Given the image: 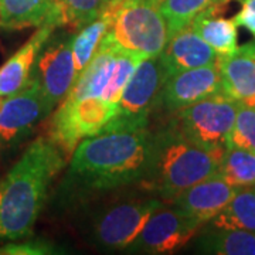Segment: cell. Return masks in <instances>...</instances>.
<instances>
[{"instance_id":"cell-5","label":"cell","mask_w":255,"mask_h":255,"mask_svg":"<svg viewBox=\"0 0 255 255\" xmlns=\"http://www.w3.org/2000/svg\"><path fill=\"white\" fill-rule=\"evenodd\" d=\"M240 105L221 90L176 112L174 127L193 143L224 153Z\"/></svg>"},{"instance_id":"cell-12","label":"cell","mask_w":255,"mask_h":255,"mask_svg":"<svg viewBox=\"0 0 255 255\" xmlns=\"http://www.w3.org/2000/svg\"><path fill=\"white\" fill-rule=\"evenodd\" d=\"M217 91H221L219 65L209 64L170 77L164 84L160 105L176 114Z\"/></svg>"},{"instance_id":"cell-17","label":"cell","mask_w":255,"mask_h":255,"mask_svg":"<svg viewBox=\"0 0 255 255\" xmlns=\"http://www.w3.org/2000/svg\"><path fill=\"white\" fill-rule=\"evenodd\" d=\"M54 26H41L6 63L0 67V97H9L21 90L31 77L41 48L54 31Z\"/></svg>"},{"instance_id":"cell-30","label":"cell","mask_w":255,"mask_h":255,"mask_svg":"<svg viewBox=\"0 0 255 255\" xmlns=\"http://www.w3.org/2000/svg\"><path fill=\"white\" fill-rule=\"evenodd\" d=\"M119 1H122V0H114L112 3H119Z\"/></svg>"},{"instance_id":"cell-22","label":"cell","mask_w":255,"mask_h":255,"mask_svg":"<svg viewBox=\"0 0 255 255\" xmlns=\"http://www.w3.org/2000/svg\"><path fill=\"white\" fill-rule=\"evenodd\" d=\"M112 16H114V4L111 3L110 7L100 17L95 18L90 24L84 26L80 30V33H77V36L73 37L74 63L78 74L90 64L92 57L97 53L102 38L110 28Z\"/></svg>"},{"instance_id":"cell-18","label":"cell","mask_w":255,"mask_h":255,"mask_svg":"<svg viewBox=\"0 0 255 255\" xmlns=\"http://www.w3.org/2000/svg\"><path fill=\"white\" fill-rule=\"evenodd\" d=\"M117 55L118 50L98 48L90 64L78 74L77 81L67 97L71 100L88 97H98L104 100L114 77Z\"/></svg>"},{"instance_id":"cell-11","label":"cell","mask_w":255,"mask_h":255,"mask_svg":"<svg viewBox=\"0 0 255 255\" xmlns=\"http://www.w3.org/2000/svg\"><path fill=\"white\" fill-rule=\"evenodd\" d=\"M51 112L41 84L36 74L31 73L21 90L3 100L0 108V137L3 142L17 140Z\"/></svg>"},{"instance_id":"cell-6","label":"cell","mask_w":255,"mask_h":255,"mask_svg":"<svg viewBox=\"0 0 255 255\" xmlns=\"http://www.w3.org/2000/svg\"><path fill=\"white\" fill-rule=\"evenodd\" d=\"M118 112V104L98 97L65 100L58 105L48 125V139L67 159H71L82 139L102 133Z\"/></svg>"},{"instance_id":"cell-29","label":"cell","mask_w":255,"mask_h":255,"mask_svg":"<svg viewBox=\"0 0 255 255\" xmlns=\"http://www.w3.org/2000/svg\"><path fill=\"white\" fill-rule=\"evenodd\" d=\"M1 142H3V139L0 137V152H1Z\"/></svg>"},{"instance_id":"cell-24","label":"cell","mask_w":255,"mask_h":255,"mask_svg":"<svg viewBox=\"0 0 255 255\" xmlns=\"http://www.w3.org/2000/svg\"><path fill=\"white\" fill-rule=\"evenodd\" d=\"M219 176L240 189L255 186V153L228 146L220 162Z\"/></svg>"},{"instance_id":"cell-8","label":"cell","mask_w":255,"mask_h":255,"mask_svg":"<svg viewBox=\"0 0 255 255\" xmlns=\"http://www.w3.org/2000/svg\"><path fill=\"white\" fill-rule=\"evenodd\" d=\"M201 226L174 206L170 209L162 206L150 216L140 234L128 248L143 254H172L186 246Z\"/></svg>"},{"instance_id":"cell-27","label":"cell","mask_w":255,"mask_h":255,"mask_svg":"<svg viewBox=\"0 0 255 255\" xmlns=\"http://www.w3.org/2000/svg\"><path fill=\"white\" fill-rule=\"evenodd\" d=\"M55 250L51 244L46 241H26L20 244H7L0 248V254L9 255H44L54 254Z\"/></svg>"},{"instance_id":"cell-4","label":"cell","mask_w":255,"mask_h":255,"mask_svg":"<svg viewBox=\"0 0 255 255\" xmlns=\"http://www.w3.org/2000/svg\"><path fill=\"white\" fill-rule=\"evenodd\" d=\"M162 0H122L114 4L111 26L98 48H112L142 57L162 54L169 31L162 11Z\"/></svg>"},{"instance_id":"cell-23","label":"cell","mask_w":255,"mask_h":255,"mask_svg":"<svg viewBox=\"0 0 255 255\" xmlns=\"http://www.w3.org/2000/svg\"><path fill=\"white\" fill-rule=\"evenodd\" d=\"M228 0H162L159 9L163 14L169 38L187 26L200 13L216 6H224Z\"/></svg>"},{"instance_id":"cell-26","label":"cell","mask_w":255,"mask_h":255,"mask_svg":"<svg viewBox=\"0 0 255 255\" xmlns=\"http://www.w3.org/2000/svg\"><path fill=\"white\" fill-rule=\"evenodd\" d=\"M228 146L240 147L255 153V107L241 104L233 130L228 137ZM227 146V147H228Z\"/></svg>"},{"instance_id":"cell-25","label":"cell","mask_w":255,"mask_h":255,"mask_svg":"<svg viewBox=\"0 0 255 255\" xmlns=\"http://www.w3.org/2000/svg\"><path fill=\"white\" fill-rule=\"evenodd\" d=\"M114 0H61L65 26L78 30L92 23L111 6Z\"/></svg>"},{"instance_id":"cell-16","label":"cell","mask_w":255,"mask_h":255,"mask_svg":"<svg viewBox=\"0 0 255 255\" xmlns=\"http://www.w3.org/2000/svg\"><path fill=\"white\" fill-rule=\"evenodd\" d=\"M217 57L191 24L170 37L160 54L169 78L186 70L217 63Z\"/></svg>"},{"instance_id":"cell-1","label":"cell","mask_w":255,"mask_h":255,"mask_svg":"<svg viewBox=\"0 0 255 255\" xmlns=\"http://www.w3.org/2000/svg\"><path fill=\"white\" fill-rule=\"evenodd\" d=\"M155 135L143 129L110 130L85 137L70 162V177L85 190L107 191L147 180Z\"/></svg>"},{"instance_id":"cell-28","label":"cell","mask_w":255,"mask_h":255,"mask_svg":"<svg viewBox=\"0 0 255 255\" xmlns=\"http://www.w3.org/2000/svg\"><path fill=\"white\" fill-rule=\"evenodd\" d=\"M241 9L234 14V23L238 27L247 28L255 38V0H240Z\"/></svg>"},{"instance_id":"cell-2","label":"cell","mask_w":255,"mask_h":255,"mask_svg":"<svg viewBox=\"0 0 255 255\" xmlns=\"http://www.w3.org/2000/svg\"><path fill=\"white\" fill-rule=\"evenodd\" d=\"M65 159L48 137H37L0 180V240L16 241L31 234Z\"/></svg>"},{"instance_id":"cell-7","label":"cell","mask_w":255,"mask_h":255,"mask_svg":"<svg viewBox=\"0 0 255 255\" xmlns=\"http://www.w3.org/2000/svg\"><path fill=\"white\" fill-rule=\"evenodd\" d=\"M169 80L160 55L142 60L132 74L118 102V112L102 130H133L147 128L150 112L160 104L164 84Z\"/></svg>"},{"instance_id":"cell-10","label":"cell","mask_w":255,"mask_h":255,"mask_svg":"<svg viewBox=\"0 0 255 255\" xmlns=\"http://www.w3.org/2000/svg\"><path fill=\"white\" fill-rule=\"evenodd\" d=\"M33 73L43 87L48 105L54 110L70 94L78 77L74 63L73 37L48 38L37 57Z\"/></svg>"},{"instance_id":"cell-9","label":"cell","mask_w":255,"mask_h":255,"mask_svg":"<svg viewBox=\"0 0 255 255\" xmlns=\"http://www.w3.org/2000/svg\"><path fill=\"white\" fill-rule=\"evenodd\" d=\"M162 207L157 199L125 201L108 209L95 223L94 234L101 246L124 250L130 246L156 210Z\"/></svg>"},{"instance_id":"cell-19","label":"cell","mask_w":255,"mask_h":255,"mask_svg":"<svg viewBox=\"0 0 255 255\" xmlns=\"http://www.w3.org/2000/svg\"><path fill=\"white\" fill-rule=\"evenodd\" d=\"M221 9L223 6H216L203 11L193 20L191 26L217 55H226L237 50L238 26L233 18L220 16Z\"/></svg>"},{"instance_id":"cell-20","label":"cell","mask_w":255,"mask_h":255,"mask_svg":"<svg viewBox=\"0 0 255 255\" xmlns=\"http://www.w3.org/2000/svg\"><path fill=\"white\" fill-rule=\"evenodd\" d=\"M197 250L204 254L255 255V233L211 228L200 237Z\"/></svg>"},{"instance_id":"cell-14","label":"cell","mask_w":255,"mask_h":255,"mask_svg":"<svg viewBox=\"0 0 255 255\" xmlns=\"http://www.w3.org/2000/svg\"><path fill=\"white\" fill-rule=\"evenodd\" d=\"M221 90L246 105L255 107V41L217 57Z\"/></svg>"},{"instance_id":"cell-13","label":"cell","mask_w":255,"mask_h":255,"mask_svg":"<svg viewBox=\"0 0 255 255\" xmlns=\"http://www.w3.org/2000/svg\"><path fill=\"white\" fill-rule=\"evenodd\" d=\"M240 190L217 174L191 186L172 203L186 216L204 224L214 219Z\"/></svg>"},{"instance_id":"cell-21","label":"cell","mask_w":255,"mask_h":255,"mask_svg":"<svg viewBox=\"0 0 255 255\" xmlns=\"http://www.w3.org/2000/svg\"><path fill=\"white\" fill-rule=\"evenodd\" d=\"M211 228L255 233V186L244 187L210 221Z\"/></svg>"},{"instance_id":"cell-3","label":"cell","mask_w":255,"mask_h":255,"mask_svg":"<svg viewBox=\"0 0 255 255\" xmlns=\"http://www.w3.org/2000/svg\"><path fill=\"white\" fill-rule=\"evenodd\" d=\"M223 153L193 143L174 125L155 133V155L146 184L166 201L217 176Z\"/></svg>"},{"instance_id":"cell-15","label":"cell","mask_w":255,"mask_h":255,"mask_svg":"<svg viewBox=\"0 0 255 255\" xmlns=\"http://www.w3.org/2000/svg\"><path fill=\"white\" fill-rule=\"evenodd\" d=\"M65 26L61 0H0V27L23 30Z\"/></svg>"}]
</instances>
